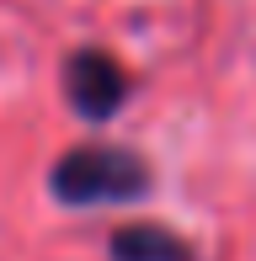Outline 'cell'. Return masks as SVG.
<instances>
[{
  "label": "cell",
  "mask_w": 256,
  "mask_h": 261,
  "mask_svg": "<svg viewBox=\"0 0 256 261\" xmlns=\"http://www.w3.org/2000/svg\"><path fill=\"white\" fill-rule=\"evenodd\" d=\"M155 192V165L128 144H69L48 165V197L59 208H128Z\"/></svg>",
  "instance_id": "6da1fadb"
},
{
  "label": "cell",
  "mask_w": 256,
  "mask_h": 261,
  "mask_svg": "<svg viewBox=\"0 0 256 261\" xmlns=\"http://www.w3.org/2000/svg\"><path fill=\"white\" fill-rule=\"evenodd\" d=\"M64 101L69 112L80 117V123H112V117L128 107V96H134V75L123 69L118 54L107 48H75L64 54Z\"/></svg>",
  "instance_id": "7a4b0ae2"
},
{
  "label": "cell",
  "mask_w": 256,
  "mask_h": 261,
  "mask_svg": "<svg viewBox=\"0 0 256 261\" xmlns=\"http://www.w3.org/2000/svg\"><path fill=\"white\" fill-rule=\"evenodd\" d=\"M107 261H203V251L171 224H118L107 234Z\"/></svg>",
  "instance_id": "3957f363"
}]
</instances>
